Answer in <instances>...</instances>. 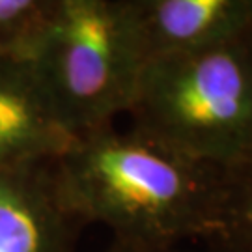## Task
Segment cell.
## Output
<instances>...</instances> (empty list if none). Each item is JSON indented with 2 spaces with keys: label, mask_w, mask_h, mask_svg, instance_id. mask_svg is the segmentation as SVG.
Listing matches in <instances>:
<instances>
[{
  "label": "cell",
  "mask_w": 252,
  "mask_h": 252,
  "mask_svg": "<svg viewBox=\"0 0 252 252\" xmlns=\"http://www.w3.org/2000/svg\"><path fill=\"white\" fill-rule=\"evenodd\" d=\"M67 209L131 247H183L211 234L226 170L192 159L133 127L79 136L54 159Z\"/></svg>",
  "instance_id": "6da1fadb"
},
{
  "label": "cell",
  "mask_w": 252,
  "mask_h": 252,
  "mask_svg": "<svg viewBox=\"0 0 252 252\" xmlns=\"http://www.w3.org/2000/svg\"><path fill=\"white\" fill-rule=\"evenodd\" d=\"M133 129L232 170L252 159V30L146 60L127 110Z\"/></svg>",
  "instance_id": "7a4b0ae2"
},
{
  "label": "cell",
  "mask_w": 252,
  "mask_h": 252,
  "mask_svg": "<svg viewBox=\"0 0 252 252\" xmlns=\"http://www.w3.org/2000/svg\"><path fill=\"white\" fill-rule=\"evenodd\" d=\"M27 56L77 138L127 114L148 60L126 0H62Z\"/></svg>",
  "instance_id": "3957f363"
},
{
  "label": "cell",
  "mask_w": 252,
  "mask_h": 252,
  "mask_svg": "<svg viewBox=\"0 0 252 252\" xmlns=\"http://www.w3.org/2000/svg\"><path fill=\"white\" fill-rule=\"evenodd\" d=\"M53 164L0 170V252H77L82 224L63 202Z\"/></svg>",
  "instance_id": "277c9868"
},
{
  "label": "cell",
  "mask_w": 252,
  "mask_h": 252,
  "mask_svg": "<svg viewBox=\"0 0 252 252\" xmlns=\"http://www.w3.org/2000/svg\"><path fill=\"white\" fill-rule=\"evenodd\" d=\"M77 140L28 56H0V170L54 161Z\"/></svg>",
  "instance_id": "5b68a950"
},
{
  "label": "cell",
  "mask_w": 252,
  "mask_h": 252,
  "mask_svg": "<svg viewBox=\"0 0 252 252\" xmlns=\"http://www.w3.org/2000/svg\"><path fill=\"white\" fill-rule=\"evenodd\" d=\"M148 58L220 43L251 28L252 0H126Z\"/></svg>",
  "instance_id": "8992f818"
},
{
  "label": "cell",
  "mask_w": 252,
  "mask_h": 252,
  "mask_svg": "<svg viewBox=\"0 0 252 252\" xmlns=\"http://www.w3.org/2000/svg\"><path fill=\"white\" fill-rule=\"evenodd\" d=\"M206 252H252V159L226 170L222 198Z\"/></svg>",
  "instance_id": "52a82bcc"
},
{
  "label": "cell",
  "mask_w": 252,
  "mask_h": 252,
  "mask_svg": "<svg viewBox=\"0 0 252 252\" xmlns=\"http://www.w3.org/2000/svg\"><path fill=\"white\" fill-rule=\"evenodd\" d=\"M62 0H0V56H27Z\"/></svg>",
  "instance_id": "ba28073f"
},
{
  "label": "cell",
  "mask_w": 252,
  "mask_h": 252,
  "mask_svg": "<svg viewBox=\"0 0 252 252\" xmlns=\"http://www.w3.org/2000/svg\"><path fill=\"white\" fill-rule=\"evenodd\" d=\"M103 252H192L187 251L183 247H164V249H153V247H131V245H120V243H110L107 251Z\"/></svg>",
  "instance_id": "9c48e42d"
},
{
  "label": "cell",
  "mask_w": 252,
  "mask_h": 252,
  "mask_svg": "<svg viewBox=\"0 0 252 252\" xmlns=\"http://www.w3.org/2000/svg\"><path fill=\"white\" fill-rule=\"evenodd\" d=\"M251 30H252V19H251Z\"/></svg>",
  "instance_id": "30bf717a"
}]
</instances>
